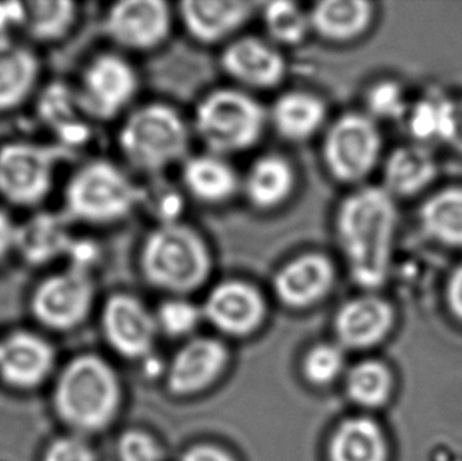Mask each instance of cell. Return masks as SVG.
Instances as JSON below:
<instances>
[{"mask_svg": "<svg viewBox=\"0 0 462 461\" xmlns=\"http://www.w3.org/2000/svg\"><path fill=\"white\" fill-rule=\"evenodd\" d=\"M448 143L462 153V102L453 103L452 127Z\"/></svg>", "mask_w": 462, "mask_h": 461, "instance_id": "cell-43", "label": "cell"}, {"mask_svg": "<svg viewBox=\"0 0 462 461\" xmlns=\"http://www.w3.org/2000/svg\"><path fill=\"white\" fill-rule=\"evenodd\" d=\"M344 368V355L336 346H317L304 357L303 373L310 383L325 386L331 383Z\"/></svg>", "mask_w": 462, "mask_h": 461, "instance_id": "cell-35", "label": "cell"}, {"mask_svg": "<svg viewBox=\"0 0 462 461\" xmlns=\"http://www.w3.org/2000/svg\"><path fill=\"white\" fill-rule=\"evenodd\" d=\"M103 330L110 346L122 356L137 359L151 354L156 337V318L140 300L118 292L106 300Z\"/></svg>", "mask_w": 462, "mask_h": 461, "instance_id": "cell-13", "label": "cell"}, {"mask_svg": "<svg viewBox=\"0 0 462 461\" xmlns=\"http://www.w3.org/2000/svg\"><path fill=\"white\" fill-rule=\"evenodd\" d=\"M173 24L171 5L162 0H122L113 3L103 18L106 34L119 48L149 51L170 37Z\"/></svg>", "mask_w": 462, "mask_h": 461, "instance_id": "cell-11", "label": "cell"}, {"mask_svg": "<svg viewBox=\"0 0 462 461\" xmlns=\"http://www.w3.org/2000/svg\"><path fill=\"white\" fill-rule=\"evenodd\" d=\"M202 316V309L183 298L176 297L162 302L154 318L157 327L165 335L181 337L194 332Z\"/></svg>", "mask_w": 462, "mask_h": 461, "instance_id": "cell-34", "label": "cell"}, {"mask_svg": "<svg viewBox=\"0 0 462 461\" xmlns=\"http://www.w3.org/2000/svg\"><path fill=\"white\" fill-rule=\"evenodd\" d=\"M269 124L268 110L242 88H218L198 103L194 129L208 152L227 157L257 145Z\"/></svg>", "mask_w": 462, "mask_h": 461, "instance_id": "cell-6", "label": "cell"}, {"mask_svg": "<svg viewBox=\"0 0 462 461\" xmlns=\"http://www.w3.org/2000/svg\"><path fill=\"white\" fill-rule=\"evenodd\" d=\"M295 189V168L287 157L279 153L257 157L241 183L247 202L258 211L282 207L292 197Z\"/></svg>", "mask_w": 462, "mask_h": 461, "instance_id": "cell-20", "label": "cell"}, {"mask_svg": "<svg viewBox=\"0 0 462 461\" xmlns=\"http://www.w3.org/2000/svg\"><path fill=\"white\" fill-rule=\"evenodd\" d=\"M202 313L222 333L246 336L254 332L263 321L266 305L263 295L253 284L230 279L211 290Z\"/></svg>", "mask_w": 462, "mask_h": 461, "instance_id": "cell-15", "label": "cell"}, {"mask_svg": "<svg viewBox=\"0 0 462 461\" xmlns=\"http://www.w3.org/2000/svg\"><path fill=\"white\" fill-rule=\"evenodd\" d=\"M57 143L32 138H11L0 143V203L24 213L42 210L59 191Z\"/></svg>", "mask_w": 462, "mask_h": 461, "instance_id": "cell-5", "label": "cell"}, {"mask_svg": "<svg viewBox=\"0 0 462 461\" xmlns=\"http://www.w3.org/2000/svg\"><path fill=\"white\" fill-rule=\"evenodd\" d=\"M118 456L121 461H162V452L148 433L129 430L119 438Z\"/></svg>", "mask_w": 462, "mask_h": 461, "instance_id": "cell-37", "label": "cell"}, {"mask_svg": "<svg viewBox=\"0 0 462 461\" xmlns=\"http://www.w3.org/2000/svg\"><path fill=\"white\" fill-rule=\"evenodd\" d=\"M346 392L357 405L365 408L383 405L391 392L390 373L380 363H360L347 375Z\"/></svg>", "mask_w": 462, "mask_h": 461, "instance_id": "cell-32", "label": "cell"}, {"mask_svg": "<svg viewBox=\"0 0 462 461\" xmlns=\"http://www.w3.org/2000/svg\"><path fill=\"white\" fill-rule=\"evenodd\" d=\"M140 80L132 62L116 51L92 54L73 83L88 118L108 121L121 115L138 92Z\"/></svg>", "mask_w": 462, "mask_h": 461, "instance_id": "cell-9", "label": "cell"}, {"mask_svg": "<svg viewBox=\"0 0 462 461\" xmlns=\"http://www.w3.org/2000/svg\"><path fill=\"white\" fill-rule=\"evenodd\" d=\"M51 349L34 335L16 333L0 343V375L13 386L40 383L51 371Z\"/></svg>", "mask_w": 462, "mask_h": 461, "instance_id": "cell-26", "label": "cell"}, {"mask_svg": "<svg viewBox=\"0 0 462 461\" xmlns=\"http://www.w3.org/2000/svg\"><path fill=\"white\" fill-rule=\"evenodd\" d=\"M227 351L213 338H197L183 346L167 371L168 387L176 395H191L210 386L226 367Z\"/></svg>", "mask_w": 462, "mask_h": 461, "instance_id": "cell-19", "label": "cell"}, {"mask_svg": "<svg viewBox=\"0 0 462 461\" xmlns=\"http://www.w3.org/2000/svg\"><path fill=\"white\" fill-rule=\"evenodd\" d=\"M453 103L439 99L420 103L410 116L412 134L423 143H448L452 127Z\"/></svg>", "mask_w": 462, "mask_h": 461, "instance_id": "cell-33", "label": "cell"}, {"mask_svg": "<svg viewBox=\"0 0 462 461\" xmlns=\"http://www.w3.org/2000/svg\"><path fill=\"white\" fill-rule=\"evenodd\" d=\"M398 213L393 195L380 187H361L339 203L334 233L357 286L376 290L387 281L393 262Z\"/></svg>", "mask_w": 462, "mask_h": 461, "instance_id": "cell-1", "label": "cell"}, {"mask_svg": "<svg viewBox=\"0 0 462 461\" xmlns=\"http://www.w3.org/2000/svg\"><path fill=\"white\" fill-rule=\"evenodd\" d=\"M436 173V160L429 149L403 146L393 151L385 162V189L391 195L410 197L429 186Z\"/></svg>", "mask_w": 462, "mask_h": 461, "instance_id": "cell-28", "label": "cell"}, {"mask_svg": "<svg viewBox=\"0 0 462 461\" xmlns=\"http://www.w3.org/2000/svg\"><path fill=\"white\" fill-rule=\"evenodd\" d=\"M41 121L61 148H70L86 141V119H89L76 97L73 84L62 81L43 84L34 100Z\"/></svg>", "mask_w": 462, "mask_h": 461, "instance_id": "cell-21", "label": "cell"}, {"mask_svg": "<svg viewBox=\"0 0 462 461\" xmlns=\"http://www.w3.org/2000/svg\"><path fill=\"white\" fill-rule=\"evenodd\" d=\"M393 321V309L385 300L365 295L350 300L339 309L334 327L344 346L368 348L385 337Z\"/></svg>", "mask_w": 462, "mask_h": 461, "instance_id": "cell-23", "label": "cell"}, {"mask_svg": "<svg viewBox=\"0 0 462 461\" xmlns=\"http://www.w3.org/2000/svg\"><path fill=\"white\" fill-rule=\"evenodd\" d=\"M24 23V2L0 3V40H8V32L21 30Z\"/></svg>", "mask_w": 462, "mask_h": 461, "instance_id": "cell-40", "label": "cell"}, {"mask_svg": "<svg viewBox=\"0 0 462 461\" xmlns=\"http://www.w3.org/2000/svg\"><path fill=\"white\" fill-rule=\"evenodd\" d=\"M257 5L245 0H186L178 15L197 42L216 45L231 38L254 15Z\"/></svg>", "mask_w": 462, "mask_h": 461, "instance_id": "cell-17", "label": "cell"}, {"mask_svg": "<svg viewBox=\"0 0 462 461\" xmlns=\"http://www.w3.org/2000/svg\"><path fill=\"white\" fill-rule=\"evenodd\" d=\"M138 263L146 283L181 297L208 281L213 254L197 229L170 221L149 233L141 245Z\"/></svg>", "mask_w": 462, "mask_h": 461, "instance_id": "cell-3", "label": "cell"}, {"mask_svg": "<svg viewBox=\"0 0 462 461\" xmlns=\"http://www.w3.org/2000/svg\"><path fill=\"white\" fill-rule=\"evenodd\" d=\"M94 292L88 267L67 263L38 281L32 297V313L46 327L68 329L86 318Z\"/></svg>", "mask_w": 462, "mask_h": 461, "instance_id": "cell-10", "label": "cell"}, {"mask_svg": "<svg viewBox=\"0 0 462 461\" xmlns=\"http://www.w3.org/2000/svg\"><path fill=\"white\" fill-rule=\"evenodd\" d=\"M181 180L194 199L208 206L229 202L242 183L226 157L211 152L189 156L181 168Z\"/></svg>", "mask_w": 462, "mask_h": 461, "instance_id": "cell-22", "label": "cell"}, {"mask_svg": "<svg viewBox=\"0 0 462 461\" xmlns=\"http://www.w3.org/2000/svg\"><path fill=\"white\" fill-rule=\"evenodd\" d=\"M423 230L434 240L462 246V189L439 192L420 210Z\"/></svg>", "mask_w": 462, "mask_h": 461, "instance_id": "cell-30", "label": "cell"}, {"mask_svg": "<svg viewBox=\"0 0 462 461\" xmlns=\"http://www.w3.org/2000/svg\"><path fill=\"white\" fill-rule=\"evenodd\" d=\"M18 222L13 210L0 203V267L16 256Z\"/></svg>", "mask_w": 462, "mask_h": 461, "instance_id": "cell-38", "label": "cell"}, {"mask_svg": "<svg viewBox=\"0 0 462 461\" xmlns=\"http://www.w3.org/2000/svg\"><path fill=\"white\" fill-rule=\"evenodd\" d=\"M371 118L395 119L407 110L403 91L396 83L384 81L372 87L366 97Z\"/></svg>", "mask_w": 462, "mask_h": 461, "instance_id": "cell-36", "label": "cell"}, {"mask_svg": "<svg viewBox=\"0 0 462 461\" xmlns=\"http://www.w3.org/2000/svg\"><path fill=\"white\" fill-rule=\"evenodd\" d=\"M80 5L70 0H29L24 2L22 32L30 45L54 46L65 42L80 23Z\"/></svg>", "mask_w": 462, "mask_h": 461, "instance_id": "cell-27", "label": "cell"}, {"mask_svg": "<svg viewBox=\"0 0 462 461\" xmlns=\"http://www.w3.org/2000/svg\"><path fill=\"white\" fill-rule=\"evenodd\" d=\"M448 300L453 313L462 319V265L453 272L448 286Z\"/></svg>", "mask_w": 462, "mask_h": 461, "instance_id": "cell-42", "label": "cell"}, {"mask_svg": "<svg viewBox=\"0 0 462 461\" xmlns=\"http://www.w3.org/2000/svg\"><path fill=\"white\" fill-rule=\"evenodd\" d=\"M43 84V64L37 48L10 38L0 40V115L34 103Z\"/></svg>", "mask_w": 462, "mask_h": 461, "instance_id": "cell-16", "label": "cell"}, {"mask_svg": "<svg viewBox=\"0 0 462 461\" xmlns=\"http://www.w3.org/2000/svg\"><path fill=\"white\" fill-rule=\"evenodd\" d=\"M181 461H234V459L224 449L203 444V446L189 448L181 457Z\"/></svg>", "mask_w": 462, "mask_h": 461, "instance_id": "cell-41", "label": "cell"}, {"mask_svg": "<svg viewBox=\"0 0 462 461\" xmlns=\"http://www.w3.org/2000/svg\"><path fill=\"white\" fill-rule=\"evenodd\" d=\"M60 213L70 224L110 226L133 213L140 189L116 162L89 159L69 171L60 187Z\"/></svg>", "mask_w": 462, "mask_h": 461, "instance_id": "cell-2", "label": "cell"}, {"mask_svg": "<svg viewBox=\"0 0 462 461\" xmlns=\"http://www.w3.org/2000/svg\"><path fill=\"white\" fill-rule=\"evenodd\" d=\"M387 447L380 428L368 419L347 420L328 444L330 461H385Z\"/></svg>", "mask_w": 462, "mask_h": 461, "instance_id": "cell-29", "label": "cell"}, {"mask_svg": "<svg viewBox=\"0 0 462 461\" xmlns=\"http://www.w3.org/2000/svg\"><path fill=\"white\" fill-rule=\"evenodd\" d=\"M268 40L276 46H295L311 34L310 13L290 0H274L261 10Z\"/></svg>", "mask_w": 462, "mask_h": 461, "instance_id": "cell-31", "label": "cell"}, {"mask_svg": "<svg viewBox=\"0 0 462 461\" xmlns=\"http://www.w3.org/2000/svg\"><path fill=\"white\" fill-rule=\"evenodd\" d=\"M312 32L330 43H349L363 37L374 21L366 0H322L309 10Z\"/></svg>", "mask_w": 462, "mask_h": 461, "instance_id": "cell-25", "label": "cell"}, {"mask_svg": "<svg viewBox=\"0 0 462 461\" xmlns=\"http://www.w3.org/2000/svg\"><path fill=\"white\" fill-rule=\"evenodd\" d=\"M380 154L382 134L374 119L366 114H342L326 129L323 164L338 183H361L376 167Z\"/></svg>", "mask_w": 462, "mask_h": 461, "instance_id": "cell-8", "label": "cell"}, {"mask_svg": "<svg viewBox=\"0 0 462 461\" xmlns=\"http://www.w3.org/2000/svg\"><path fill=\"white\" fill-rule=\"evenodd\" d=\"M336 265L320 252L292 257L274 273L273 291L282 305L306 309L320 302L336 283Z\"/></svg>", "mask_w": 462, "mask_h": 461, "instance_id": "cell-14", "label": "cell"}, {"mask_svg": "<svg viewBox=\"0 0 462 461\" xmlns=\"http://www.w3.org/2000/svg\"><path fill=\"white\" fill-rule=\"evenodd\" d=\"M45 461H94V455L83 441L61 438L49 448Z\"/></svg>", "mask_w": 462, "mask_h": 461, "instance_id": "cell-39", "label": "cell"}, {"mask_svg": "<svg viewBox=\"0 0 462 461\" xmlns=\"http://www.w3.org/2000/svg\"><path fill=\"white\" fill-rule=\"evenodd\" d=\"M73 254L70 222L61 213H48L42 208L19 219L15 257L41 267L57 260L72 263Z\"/></svg>", "mask_w": 462, "mask_h": 461, "instance_id": "cell-18", "label": "cell"}, {"mask_svg": "<svg viewBox=\"0 0 462 461\" xmlns=\"http://www.w3.org/2000/svg\"><path fill=\"white\" fill-rule=\"evenodd\" d=\"M116 143L127 164L156 173L189 159L191 134L175 107L156 102L135 108L124 119Z\"/></svg>", "mask_w": 462, "mask_h": 461, "instance_id": "cell-4", "label": "cell"}, {"mask_svg": "<svg viewBox=\"0 0 462 461\" xmlns=\"http://www.w3.org/2000/svg\"><path fill=\"white\" fill-rule=\"evenodd\" d=\"M118 403L116 373L95 356H83L70 363L57 386V410L78 429H102L113 420Z\"/></svg>", "mask_w": 462, "mask_h": 461, "instance_id": "cell-7", "label": "cell"}, {"mask_svg": "<svg viewBox=\"0 0 462 461\" xmlns=\"http://www.w3.org/2000/svg\"><path fill=\"white\" fill-rule=\"evenodd\" d=\"M274 132L290 143H304L325 126L328 107L322 97L303 89L280 95L268 110Z\"/></svg>", "mask_w": 462, "mask_h": 461, "instance_id": "cell-24", "label": "cell"}, {"mask_svg": "<svg viewBox=\"0 0 462 461\" xmlns=\"http://www.w3.org/2000/svg\"><path fill=\"white\" fill-rule=\"evenodd\" d=\"M221 67L244 89L274 88L287 73V61L279 46L255 35H242L227 42Z\"/></svg>", "mask_w": 462, "mask_h": 461, "instance_id": "cell-12", "label": "cell"}]
</instances>
